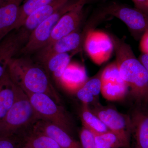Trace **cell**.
<instances>
[{
    "mask_svg": "<svg viewBox=\"0 0 148 148\" xmlns=\"http://www.w3.org/2000/svg\"><path fill=\"white\" fill-rule=\"evenodd\" d=\"M122 79L131 97L139 103L148 102V73L123 39L111 35Z\"/></svg>",
    "mask_w": 148,
    "mask_h": 148,
    "instance_id": "obj_1",
    "label": "cell"
},
{
    "mask_svg": "<svg viewBox=\"0 0 148 148\" xmlns=\"http://www.w3.org/2000/svg\"><path fill=\"white\" fill-rule=\"evenodd\" d=\"M7 71L12 82L26 93L46 94L61 105V97L43 66L29 58L14 57L10 62Z\"/></svg>",
    "mask_w": 148,
    "mask_h": 148,
    "instance_id": "obj_2",
    "label": "cell"
},
{
    "mask_svg": "<svg viewBox=\"0 0 148 148\" xmlns=\"http://www.w3.org/2000/svg\"><path fill=\"white\" fill-rule=\"evenodd\" d=\"M40 119L28 95L17 86L14 103L0 122V135L29 132Z\"/></svg>",
    "mask_w": 148,
    "mask_h": 148,
    "instance_id": "obj_3",
    "label": "cell"
},
{
    "mask_svg": "<svg viewBox=\"0 0 148 148\" xmlns=\"http://www.w3.org/2000/svg\"><path fill=\"white\" fill-rule=\"evenodd\" d=\"M26 94L41 119L56 125L72 135L74 126L73 121L68 112L61 105L46 94Z\"/></svg>",
    "mask_w": 148,
    "mask_h": 148,
    "instance_id": "obj_4",
    "label": "cell"
},
{
    "mask_svg": "<svg viewBox=\"0 0 148 148\" xmlns=\"http://www.w3.org/2000/svg\"><path fill=\"white\" fill-rule=\"evenodd\" d=\"M91 111L101 119L110 131L118 137L124 146L129 148L132 135V121L128 115L122 113L111 106H101L97 102Z\"/></svg>",
    "mask_w": 148,
    "mask_h": 148,
    "instance_id": "obj_5",
    "label": "cell"
},
{
    "mask_svg": "<svg viewBox=\"0 0 148 148\" xmlns=\"http://www.w3.org/2000/svg\"><path fill=\"white\" fill-rule=\"evenodd\" d=\"M102 16L110 15L122 21L135 39L141 38L148 30V15L136 8L116 2H112L102 10Z\"/></svg>",
    "mask_w": 148,
    "mask_h": 148,
    "instance_id": "obj_6",
    "label": "cell"
},
{
    "mask_svg": "<svg viewBox=\"0 0 148 148\" xmlns=\"http://www.w3.org/2000/svg\"><path fill=\"white\" fill-rule=\"evenodd\" d=\"M79 0H70L52 15L46 19L32 32L20 52L30 53L39 51L47 45L56 25L64 14L72 9Z\"/></svg>",
    "mask_w": 148,
    "mask_h": 148,
    "instance_id": "obj_7",
    "label": "cell"
},
{
    "mask_svg": "<svg viewBox=\"0 0 148 148\" xmlns=\"http://www.w3.org/2000/svg\"><path fill=\"white\" fill-rule=\"evenodd\" d=\"M84 49L95 64L101 65L108 61L114 50L110 36L101 31L90 30L84 40Z\"/></svg>",
    "mask_w": 148,
    "mask_h": 148,
    "instance_id": "obj_8",
    "label": "cell"
},
{
    "mask_svg": "<svg viewBox=\"0 0 148 148\" xmlns=\"http://www.w3.org/2000/svg\"><path fill=\"white\" fill-rule=\"evenodd\" d=\"M88 1L79 0L73 8L61 17L53 29L50 39L45 47L49 46L61 38L77 31L82 21L84 8Z\"/></svg>",
    "mask_w": 148,
    "mask_h": 148,
    "instance_id": "obj_9",
    "label": "cell"
},
{
    "mask_svg": "<svg viewBox=\"0 0 148 148\" xmlns=\"http://www.w3.org/2000/svg\"><path fill=\"white\" fill-rule=\"evenodd\" d=\"M83 39V35L77 31H75L49 46L40 49L38 54L39 59L44 65L49 58L56 54L68 53L73 51L78 52L82 44Z\"/></svg>",
    "mask_w": 148,
    "mask_h": 148,
    "instance_id": "obj_10",
    "label": "cell"
},
{
    "mask_svg": "<svg viewBox=\"0 0 148 148\" xmlns=\"http://www.w3.org/2000/svg\"><path fill=\"white\" fill-rule=\"evenodd\" d=\"M70 0H53L40 8L27 17L19 30L27 40L32 32L46 19L52 15Z\"/></svg>",
    "mask_w": 148,
    "mask_h": 148,
    "instance_id": "obj_11",
    "label": "cell"
},
{
    "mask_svg": "<svg viewBox=\"0 0 148 148\" xmlns=\"http://www.w3.org/2000/svg\"><path fill=\"white\" fill-rule=\"evenodd\" d=\"M34 129L52 138L61 148H82L80 142L74 139L72 135L47 121L40 120L35 125Z\"/></svg>",
    "mask_w": 148,
    "mask_h": 148,
    "instance_id": "obj_12",
    "label": "cell"
},
{
    "mask_svg": "<svg viewBox=\"0 0 148 148\" xmlns=\"http://www.w3.org/2000/svg\"><path fill=\"white\" fill-rule=\"evenodd\" d=\"M88 79L84 66L71 62L62 74L58 85L68 92L75 94Z\"/></svg>",
    "mask_w": 148,
    "mask_h": 148,
    "instance_id": "obj_13",
    "label": "cell"
},
{
    "mask_svg": "<svg viewBox=\"0 0 148 148\" xmlns=\"http://www.w3.org/2000/svg\"><path fill=\"white\" fill-rule=\"evenodd\" d=\"M25 0H0V41L14 30L19 8Z\"/></svg>",
    "mask_w": 148,
    "mask_h": 148,
    "instance_id": "obj_14",
    "label": "cell"
},
{
    "mask_svg": "<svg viewBox=\"0 0 148 148\" xmlns=\"http://www.w3.org/2000/svg\"><path fill=\"white\" fill-rule=\"evenodd\" d=\"M23 46L22 40L15 32H10L0 41V81L7 72L10 62Z\"/></svg>",
    "mask_w": 148,
    "mask_h": 148,
    "instance_id": "obj_15",
    "label": "cell"
},
{
    "mask_svg": "<svg viewBox=\"0 0 148 148\" xmlns=\"http://www.w3.org/2000/svg\"><path fill=\"white\" fill-rule=\"evenodd\" d=\"M135 148H148V113L135 110L130 116Z\"/></svg>",
    "mask_w": 148,
    "mask_h": 148,
    "instance_id": "obj_16",
    "label": "cell"
},
{
    "mask_svg": "<svg viewBox=\"0 0 148 148\" xmlns=\"http://www.w3.org/2000/svg\"><path fill=\"white\" fill-rule=\"evenodd\" d=\"M17 86L8 71L0 81V122L10 110L16 99Z\"/></svg>",
    "mask_w": 148,
    "mask_h": 148,
    "instance_id": "obj_17",
    "label": "cell"
},
{
    "mask_svg": "<svg viewBox=\"0 0 148 148\" xmlns=\"http://www.w3.org/2000/svg\"><path fill=\"white\" fill-rule=\"evenodd\" d=\"M102 81L101 73L96 77L88 79L75 94L82 104L89 106L97 103L96 99L101 93Z\"/></svg>",
    "mask_w": 148,
    "mask_h": 148,
    "instance_id": "obj_18",
    "label": "cell"
},
{
    "mask_svg": "<svg viewBox=\"0 0 148 148\" xmlns=\"http://www.w3.org/2000/svg\"><path fill=\"white\" fill-rule=\"evenodd\" d=\"M72 56L68 53L56 54L49 58L44 64L48 73L58 84L64 71L71 62Z\"/></svg>",
    "mask_w": 148,
    "mask_h": 148,
    "instance_id": "obj_19",
    "label": "cell"
},
{
    "mask_svg": "<svg viewBox=\"0 0 148 148\" xmlns=\"http://www.w3.org/2000/svg\"><path fill=\"white\" fill-rule=\"evenodd\" d=\"M80 116L83 126L91 132L102 133L110 130L101 119L92 112L88 105L82 104Z\"/></svg>",
    "mask_w": 148,
    "mask_h": 148,
    "instance_id": "obj_20",
    "label": "cell"
},
{
    "mask_svg": "<svg viewBox=\"0 0 148 148\" xmlns=\"http://www.w3.org/2000/svg\"><path fill=\"white\" fill-rule=\"evenodd\" d=\"M128 92V87L125 83L102 82L101 93L108 101H121L125 98Z\"/></svg>",
    "mask_w": 148,
    "mask_h": 148,
    "instance_id": "obj_21",
    "label": "cell"
},
{
    "mask_svg": "<svg viewBox=\"0 0 148 148\" xmlns=\"http://www.w3.org/2000/svg\"><path fill=\"white\" fill-rule=\"evenodd\" d=\"M25 145L30 148H61L52 138L34 127L27 135Z\"/></svg>",
    "mask_w": 148,
    "mask_h": 148,
    "instance_id": "obj_22",
    "label": "cell"
},
{
    "mask_svg": "<svg viewBox=\"0 0 148 148\" xmlns=\"http://www.w3.org/2000/svg\"><path fill=\"white\" fill-rule=\"evenodd\" d=\"M52 1L53 0H25L19 8L18 18L14 30H18L21 28L28 16L40 8L46 5Z\"/></svg>",
    "mask_w": 148,
    "mask_h": 148,
    "instance_id": "obj_23",
    "label": "cell"
},
{
    "mask_svg": "<svg viewBox=\"0 0 148 148\" xmlns=\"http://www.w3.org/2000/svg\"><path fill=\"white\" fill-rule=\"evenodd\" d=\"M92 133L97 148H124L118 137L110 130L102 133Z\"/></svg>",
    "mask_w": 148,
    "mask_h": 148,
    "instance_id": "obj_24",
    "label": "cell"
},
{
    "mask_svg": "<svg viewBox=\"0 0 148 148\" xmlns=\"http://www.w3.org/2000/svg\"><path fill=\"white\" fill-rule=\"evenodd\" d=\"M28 132L0 135V148H22L26 145Z\"/></svg>",
    "mask_w": 148,
    "mask_h": 148,
    "instance_id": "obj_25",
    "label": "cell"
},
{
    "mask_svg": "<svg viewBox=\"0 0 148 148\" xmlns=\"http://www.w3.org/2000/svg\"><path fill=\"white\" fill-rule=\"evenodd\" d=\"M102 82H113L125 83L121 78L119 69L116 61L109 64L101 73Z\"/></svg>",
    "mask_w": 148,
    "mask_h": 148,
    "instance_id": "obj_26",
    "label": "cell"
},
{
    "mask_svg": "<svg viewBox=\"0 0 148 148\" xmlns=\"http://www.w3.org/2000/svg\"><path fill=\"white\" fill-rule=\"evenodd\" d=\"M80 143L82 148H97L92 132L83 126L79 132Z\"/></svg>",
    "mask_w": 148,
    "mask_h": 148,
    "instance_id": "obj_27",
    "label": "cell"
},
{
    "mask_svg": "<svg viewBox=\"0 0 148 148\" xmlns=\"http://www.w3.org/2000/svg\"><path fill=\"white\" fill-rule=\"evenodd\" d=\"M140 48L142 53L148 54V30L144 33L140 38Z\"/></svg>",
    "mask_w": 148,
    "mask_h": 148,
    "instance_id": "obj_28",
    "label": "cell"
},
{
    "mask_svg": "<svg viewBox=\"0 0 148 148\" xmlns=\"http://www.w3.org/2000/svg\"><path fill=\"white\" fill-rule=\"evenodd\" d=\"M135 7L148 15V0H131Z\"/></svg>",
    "mask_w": 148,
    "mask_h": 148,
    "instance_id": "obj_29",
    "label": "cell"
},
{
    "mask_svg": "<svg viewBox=\"0 0 148 148\" xmlns=\"http://www.w3.org/2000/svg\"><path fill=\"white\" fill-rule=\"evenodd\" d=\"M139 60L148 73V54L142 53L139 57Z\"/></svg>",
    "mask_w": 148,
    "mask_h": 148,
    "instance_id": "obj_30",
    "label": "cell"
},
{
    "mask_svg": "<svg viewBox=\"0 0 148 148\" xmlns=\"http://www.w3.org/2000/svg\"><path fill=\"white\" fill-rule=\"evenodd\" d=\"M22 148H29V147H28V146L26 145H25L24 146V147H23Z\"/></svg>",
    "mask_w": 148,
    "mask_h": 148,
    "instance_id": "obj_31",
    "label": "cell"
}]
</instances>
